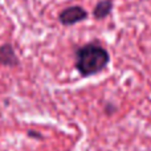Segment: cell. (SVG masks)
<instances>
[{
  "label": "cell",
  "mask_w": 151,
  "mask_h": 151,
  "mask_svg": "<svg viewBox=\"0 0 151 151\" xmlns=\"http://www.w3.org/2000/svg\"><path fill=\"white\" fill-rule=\"evenodd\" d=\"M110 61L109 52L98 44H86L76 52V68L81 76L89 77L102 72Z\"/></svg>",
  "instance_id": "obj_1"
},
{
  "label": "cell",
  "mask_w": 151,
  "mask_h": 151,
  "mask_svg": "<svg viewBox=\"0 0 151 151\" xmlns=\"http://www.w3.org/2000/svg\"><path fill=\"white\" fill-rule=\"evenodd\" d=\"M113 9V0H101L97 3V5L93 9V16L98 20L105 19L106 16L110 15Z\"/></svg>",
  "instance_id": "obj_4"
},
{
  "label": "cell",
  "mask_w": 151,
  "mask_h": 151,
  "mask_svg": "<svg viewBox=\"0 0 151 151\" xmlns=\"http://www.w3.org/2000/svg\"><path fill=\"white\" fill-rule=\"evenodd\" d=\"M0 64L4 66L19 65V58L11 44H4L0 47Z\"/></svg>",
  "instance_id": "obj_3"
},
{
  "label": "cell",
  "mask_w": 151,
  "mask_h": 151,
  "mask_svg": "<svg viewBox=\"0 0 151 151\" xmlns=\"http://www.w3.org/2000/svg\"><path fill=\"white\" fill-rule=\"evenodd\" d=\"M88 17V12L80 5H73V7H68L65 9H63V12H60L58 15V20L63 25H74L77 23H81Z\"/></svg>",
  "instance_id": "obj_2"
}]
</instances>
